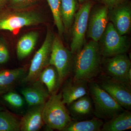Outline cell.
Returning <instances> with one entry per match:
<instances>
[{
  "mask_svg": "<svg viewBox=\"0 0 131 131\" xmlns=\"http://www.w3.org/2000/svg\"><path fill=\"white\" fill-rule=\"evenodd\" d=\"M73 59V78L88 81L97 77L101 72L102 56L98 42L85 44Z\"/></svg>",
  "mask_w": 131,
  "mask_h": 131,
  "instance_id": "6da1fadb",
  "label": "cell"
},
{
  "mask_svg": "<svg viewBox=\"0 0 131 131\" xmlns=\"http://www.w3.org/2000/svg\"><path fill=\"white\" fill-rule=\"evenodd\" d=\"M88 87L93 105L94 117L107 121L125 110L96 81H89Z\"/></svg>",
  "mask_w": 131,
  "mask_h": 131,
  "instance_id": "7a4b0ae2",
  "label": "cell"
},
{
  "mask_svg": "<svg viewBox=\"0 0 131 131\" xmlns=\"http://www.w3.org/2000/svg\"><path fill=\"white\" fill-rule=\"evenodd\" d=\"M44 123L51 130L62 131L71 121L62 101L61 93L52 94L45 103L42 112Z\"/></svg>",
  "mask_w": 131,
  "mask_h": 131,
  "instance_id": "3957f363",
  "label": "cell"
},
{
  "mask_svg": "<svg viewBox=\"0 0 131 131\" xmlns=\"http://www.w3.org/2000/svg\"><path fill=\"white\" fill-rule=\"evenodd\" d=\"M43 22L42 16L34 11L11 9L0 13V30L16 32L25 27L37 25Z\"/></svg>",
  "mask_w": 131,
  "mask_h": 131,
  "instance_id": "277c9868",
  "label": "cell"
},
{
  "mask_svg": "<svg viewBox=\"0 0 131 131\" xmlns=\"http://www.w3.org/2000/svg\"><path fill=\"white\" fill-rule=\"evenodd\" d=\"M98 42L103 57L126 53L130 48V42L126 35L120 34L111 22L108 23L105 30Z\"/></svg>",
  "mask_w": 131,
  "mask_h": 131,
  "instance_id": "5b68a950",
  "label": "cell"
},
{
  "mask_svg": "<svg viewBox=\"0 0 131 131\" xmlns=\"http://www.w3.org/2000/svg\"><path fill=\"white\" fill-rule=\"evenodd\" d=\"M73 55L64 46L60 36L54 35L50 64L56 69L61 84L73 72Z\"/></svg>",
  "mask_w": 131,
  "mask_h": 131,
  "instance_id": "8992f818",
  "label": "cell"
},
{
  "mask_svg": "<svg viewBox=\"0 0 131 131\" xmlns=\"http://www.w3.org/2000/svg\"><path fill=\"white\" fill-rule=\"evenodd\" d=\"M96 82L125 110L131 109V85L101 74Z\"/></svg>",
  "mask_w": 131,
  "mask_h": 131,
  "instance_id": "52a82bcc",
  "label": "cell"
},
{
  "mask_svg": "<svg viewBox=\"0 0 131 131\" xmlns=\"http://www.w3.org/2000/svg\"><path fill=\"white\" fill-rule=\"evenodd\" d=\"M92 7L89 1L84 2L75 15L72 29L71 51L75 54L85 44L89 18Z\"/></svg>",
  "mask_w": 131,
  "mask_h": 131,
  "instance_id": "ba28073f",
  "label": "cell"
},
{
  "mask_svg": "<svg viewBox=\"0 0 131 131\" xmlns=\"http://www.w3.org/2000/svg\"><path fill=\"white\" fill-rule=\"evenodd\" d=\"M54 37L50 29L48 28L44 41L34 55L31 62L28 74L23 80L24 83L32 82L36 81L42 70L50 65Z\"/></svg>",
  "mask_w": 131,
  "mask_h": 131,
  "instance_id": "9c48e42d",
  "label": "cell"
},
{
  "mask_svg": "<svg viewBox=\"0 0 131 131\" xmlns=\"http://www.w3.org/2000/svg\"><path fill=\"white\" fill-rule=\"evenodd\" d=\"M104 58H102L101 65V71L103 74L128 84L126 75L131 68V63L126 53Z\"/></svg>",
  "mask_w": 131,
  "mask_h": 131,
  "instance_id": "30bf717a",
  "label": "cell"
},
{
  "mask_svg": "<svg viewBox=\"0 0 131 131\" xmlns=\"http://www.w3.org/2000/svg\"><path fill=\"white\" fill-rule=\"evenodd\" d=\"M107 7L104 6L90 12L87 28V36L98 42L105 30L108 23Z\"/></svg>",
  "mask_w": 131,
  "mask_h": 131,
  "instance_id": "8fae6325",
  "label": "cell"
},
{
  "mask_svg": "<svg viewBox=\"0 0 131 131\" xmlns=\"http://www.w3.org/2000/svg\"><path fill=\"white\" fill-rule=\"evenodd\" d=\"M108 18L120 34L126 35L131 29L130 4L127 1L108 9Z\"/></svg>",
  "mask_w": 131,
  "mask_h": 131,
  "instance_id": "7c38bea8",
  "label": "cell"
},
{
  "mask_svg": "<svg viewBox=\"0 0 131 131\" xmlns=\"http://www.w3.org/2000/svg\"><path fill=\"white\" fill-rule=\"evenodd\" d=\"M67 106L71 120H84L94 117L93 105L89 94L78 98Z\"/></svg>",
  "mask_w": 131,
  "mask_h": 131,
  "instance_id": "4fadbf2b",
  "label": "cell"
},
{
  "mask_svg": "<svg viewBox=\"0 0 131 131\" xmlns=\"http://www.w3.org/2000/svg\"><path fill=\"white\" fill-rule=\"evenodd\" d=\"M89 81L85 80H75L73 77L68 79L61 93L63 103L68 105L78 98L89 94Z\"/></svg>",
  "mask_w": 131,
  "mask_h": 131,
  "instance_id": "5bb4252c",
  "label": "cell"
},
{
  "mask_svg": "<svg viewBox=\"0 0 131 131\" xmlns=\"http://www.w3.org/2000/svg\"><path fill=\"white\" fill-rule=\"evenodd\" d=\"M33 82L30 86L23 89L21 94L29 106L45 104L50 96L47 88L40 80Z\"/></svg>",
  "mask_w": 131,
  "mask_h": 131,
  "instance_id": "9a60e30c",
  "label": "cell"
},
{
  "mask_svg": "<svg viewBox=\"0 0 131 131\" xmlns=\"http://www.w3.org/2000/svg\"><path fill=\"white\" fill-rule=\"evenodd\" d=\"M45 104L32 106L20 121V130H39L43 125L42 112Z\"/></svg>",
  "mask_w": 131,
  "mask_h": 131,
  "instance_id": "2e32d148",
  "label": "cell"
},
{
  "mask_svg": "<svg viewBox=\"0 0 131 131\" xmlns=\"http://www.w3.org/2000/svg\"><path fill=\"white\" fill-rule=\"evenodd\" d=\"M131 128V112L125 110L103 123L101 131H122Z\"/></svg>",
  "mask_w": 131,
  "mask_h": 131,
  "instance_id": "e0dca14e",
  "label": "cell"
},
{
  "mask_svg": "<svg viewBox=\"0 0 131 131\" xmlns=\"http://www.w3.org/2000/svg\"><path fill=\"white\" fill-rule=\"evenodd\" d=\"M39 37L37 32L31 31L20 38L17 43L16 54L19 59L29 56L35 48Z\"/></svg>",
  "mask_w": 131,
  "mask_h": 131,
  "instance_id": "ac0fdd59",
  "label": "cell"
},
{
  "mask_svg": "<svg viewBox=\"0 0 131 131\" xmlns=\"http://www.w3.org/2000/svg\"><path fill=\"white\" fill-rule=\"evenodd\" d=\"M39 80L47 88L50 94L56 93L61 84L56 69L49 65L45 68L39 76Z\"/></svg>",
  "mask_w": 131,
  "mask_h": 131,
  "instance_id": "d6986e66",
  "label": "cell"
},
{
  "mask_svg": "<svg viewBox=\"0 0 131 131\" xmlns=\"http://www.w3.org/2000/svg\"><path fill=\"white\" fill-rule=\"evenodd\" d=\"M104 122L94 117L89 119L71 121L62 131H101Z\"/></svg>",
  "mask_w": 131,
  "mask_h": 131,
  "instance_id": "ffe728a7",
  "label": "cell"
},
{
  "mask_svg": "<svg viewBox=\"0 0 131 131\" xmlns=\"http://www.w3.org/2000/svg\"><path fill=\"white\" fill-rule=\"evenodd\" d=\"M78 8L77 0H61V17L65 30L71 27Z\"/></svg>",
  "mask_w": 131,
  "mask_h": 131,
  "instance_id": "44dd1931",
  "label": "cell"
},
{
  "mask_svg": "<svg viewBox=\"0 0 131 131\" xmlns=\"http://www.w3.org/2000/svg\"><path fill=\"white\" fill-rule=\"evenodd\" d=\"M24 69L22 68L6 70L0 71V92L11 88L24 75Z\"/></svg>",
  "mask_w": 131,
  "mask_h": 131,
  "instance_id": "7402d4cb",
  "label": "cell"
},
{
  "mask_svg": "<svg viewBox=\"0 0 131 131\" xmlns=\"http://www.w3.org/2000/svg\"><path fill=\"white\" fill-rule=\"evenodd\" d=\"M20 130V121L11 113L0 111V131Z\"/></svg>",
  "mask_w": 131,
  "mask_h": 131,
  "instance_id": "603a6c76",
  "label": "cell"
},
{
  "mask_svg": "<svg viewBox=\"0 0 131 131\" xmlns=\"http://www.w3.org/2000/svg\"><path fill=\"white\" fill-rule=\"evenodd\" d=\"M54 18V24L58 30L59 36L62 37L64 29L61 15V0H47Z\"/></svg>",
  "mask_w": 131,
  "mask_h": 131,
  "instance_id": "cb8c5ba5",
  "label": "cell"
},
{
  "mask_svg": "<svg viewBox=\"0 0 131 131\" xmlns=\"http://www.w3.org/2000/svg\"><path fill=\"white\" fill-rule=\"evenodd\" d=\"M38 0H9V6L11 9L24 10L35 5Z\"/></svg>",
  "mask_w": 131,
  "mask_h": 131,
  "instance_id": "d4e9b609",
  "label": "cell"
},
{
  "mask_svg": "<svg viewBox=\"0 0 131 131\" xmlns=\"http://www.w3.org/2000/svg\"><path fill=\"white\" fill-rule=\"evenodd\" d=\"M3 98L11 105L17 108L21 107L24 104L23 98L19 94L15 92L7 93L4 95Z\"/></svg>",
  "mask_w": 131,
  "mask_h": 131,
  "instance_id": "484cf974",
  "label": "cell"
},
{
  "mask_svg": "<svg viewBox=\"0 0 131 131\" xmlns=\"http://www.w3.org/2000/svg\"><path fill=\"white\" fill-rule=\"evenodd\" d=\"M9 57V51L6 42L0 39V64L6 63Z\"/></svg>",
  "mask_w": 131,
  "mask_h": 131,
  "instance_id": "4316f807",
  "label": "cell"
},
{
  "mask_svg": "<svg viewBox=\"0 0 131 131\" xmlns=\"http://www.w3.org/2000/svg\"><path fill=\"white\" fill-rule=\"evenodd\" d=\"M107 7L108 9H110L127 0H98Z\"/></svg>",
  "mask_w": 131,
  "mask_h": 131,
  "instance_id": "83f0119b",
  "label": "cell"
},
{
  "mask_svg": "<svg viewBox=\"0 0 131 131\" xmlns=\"http://www.w3.org/2000/svg\"><path fill=\"white\" fill-rule=\"evenodd\" d=\"M9 0H0V7L3 6L8 1L9 2Z\"/></svg>",
  "mask_w": 131,
  "mask_h": 131,
  "instance_id": "f1b7e54d",
  "label": "cell"
},
{
  "mask_svg": "<svg viewBox=\"0 0 131 131\" xmlns=\"http://www.w3.org/2000/svg\"><path fill=\"white\" fill-rule=\"evenodd\" d=\"M86 0H78L79 3H83L85 2Z\"/></svg>",
  "mask_w": 131,
  "mask_h": 131,
  "instance_id": "f546056e",
  "label": "cell"
},
{
  "mask_svg": "<svg viewBox=\"0 0 131 131\" xmlns=\"http://www.w3.org/2000/svg\"><path fill=\"white\" fill-rule=\"evenodd\" d=\"M2 110H3L2 108V107H1L0 106V111H2Z\"/></svg>",
  "mask_w": 131,
  "mask_h": 131,
  "instance_id": "4dcf8cb0",
  "label": "cell"
}]
</instances>
